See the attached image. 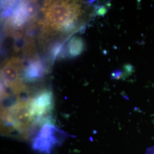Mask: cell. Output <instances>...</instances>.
Returning <instances> with one entry per match:
<instances>
[{
  "label": "cell",
  "instance_id": "obj_3",
  "mask_svg": "<svg viewBox=\"0 0 154 154\" xmlns=\"http://www.w3.org/2000/svg\"><path fill=\"white\" fill-rule=\"evenodd\" d=\"M23 70L25 68L23 62L17 58H13L7 62L2 69L3 82L14 94L21 93L24 88L21 77Z\"/></svg>",
  "mask_w": 154,
  "mask_h": 154
},
{
  "label": "cell",
  "instance_id": "obj_9",
  "mask_svg": "<svg viewBox=\"0 0 154 154\" xmlns=\"http://www.w3.org/2000/svg\"><path fill=\"white\" fill-rule=\"evenodd\" d=\"M121 72L117 71L116 72L112 73V76L114 78H119V77L121 75Z\"/></svg>",
  "mask_w": 154,
  "mask_h": 154
},
{
  "label": "cell",
  "instance_id": "obj_5",
  "mask_svg": "<svg viewBox=\"0 0 154 154\" xmlns=\"http://www.w3.org/2000/svg\"><path fill=\"white\" fill-rule=\"evenodd\" d=\"M24 77L28 81H34L42 77L44 74V66L37 59H33L29 62L25 69Z\"/></svg>",
  "mask_w": 154,
  "mask_h": 154
},
{
  "label": "cell",
  "instance_id": "obj_8",
  "mask_svg": "<svg viewBox=\"0 0 154 154\" xmlns=\"http://www.w3.org/2000/svg\"><path fill=\"white\" fill-rule=\"evenodd\" d=\"M107 12V9L104 7H101L97 11V14L99 16H103Z\"/></svg>",
  "mask_w": 154,
  "mask_h": 154
},
{
  "label": "cell",
  "instance_id": "obj_7",
  "mask_svg": "<svg viewBox=\"0 0 154 154\" xmlns=\"http://www.w3.org/2000/svg\"><path fill=\"white\" fill-rule=\"evenodd\" d=\"M63 44L62 42H58L56 43L54 45H53L52 49L51 50V54L52 58L55 60L58 55H60L63 52Z\"/></svg>",
  "mask_w": 154,
  "mask_h": 154
},
{
  "label": "cell",
  "instance_id": "obj_2",
  "mask_svg": "<svg viewBox=\"0 0 154 154\" xmlns=\"http://www.w3.org/2000/svg\"><path fill=\"white\" fill-rule=\"evenodd\" d=\"M63 137L62 131L51 123L45 124L32 139L33 149L41 154H50Z\"/></svg>",
  "mask_w": 154,
  "mask_h": 154
},
{
  "label": "cell",
  "instance_id": "obj_10",
  "mask_svg": "<svg viewBox=\"0 0 154 154\" xmlns=\"http://www.w3.org/2000/svg\"><path fill=\"white\" fill-rule=\"evenodd\" d=\"M146 154H154V147H152V148H150L149 149Z\"/></svg>",
  "mask_w": 154,
  "mask_h": 154
},
{
  "label": "cell",
  "instance_id": "obj_4",
  "mask_svg": "<svg viewBox=\"0 0 154 154\" xmlns=\"http://www.w3.org/2000/svg\"><path fill=\"white\" fill-rule=\"evenodd\" d=\"M32 17L28 11V2H20L11 14L10 24L13 28L19 29L23 26Z\"/></svg>",
  "mask_w": 154,
  "mask_h": 154
},
{
  "label": "cell",
  "instance_id": "obj_6",
  "mask_svg": "<svg viewBox=\"0 0 154 154\" xmlns=\"http://www.w3.org/2000/svg\"><path fill=\"white\" fill-rule=\"evenodd\" d=\"M68 53L72 57L80 55L84 50L85 44L82 39L74 37L70 39L66 46Z\"/></svg>",
  "mask_w": 154,
  "mask_h": 154
},
{
  "label": "cell",
  "instance_id": "obj_1",
  "mask_svg": "<svg viewBox=\"0 0 154 154\" xmlns=\"http://www.w3.org/2000/svg\"><path fill=\"white\" fill-rule=\"evenodd\" d=\"M81 6L70 1H49L42 8L44 15V27L63 32H70L80 15Z\"/></svg>",
  "mask_w": 154,
  "mask_h": 154
}]
</instances>
